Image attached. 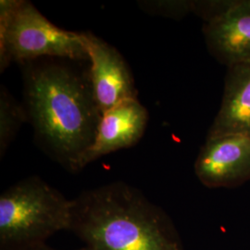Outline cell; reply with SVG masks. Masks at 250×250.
<instances>
[{"label":"cell","instance_id":"cell-12","mask_svg":"<svg viewBox=\"0 0 250 250\" xmlns=\"http://www.w3.org/2000/svg\"><path fill=\"white\" fill-rule=\"evenodd\" d=\"M55 250L53 249H49L47 247H45V245H42V246H38V247H35V248H31V249H28V250ZM79 250H88L86 248H83V249H81Z\"/></svg>","mask_w":250,"mask_h":250},{"label":"cell","instance_id":"cell-3","mask_svg":"<svg viewBox=\"0 0 250 250\" xmlns=\"http://www.w3.org/2000/svg\"><path fill=\"white\" fill-rule=\"evenodd\" d=\"M72 203L38 176L19 181L0 196L1 249L42 246L54 233L68 230Z\"/></svg>","mask_w":250,"mask_h":250},{"label":"cell","instance_id":"cell-4","mask_svg":"<svg viewBox=\"0 0 250 250\" xmlns=\"http://www.w3.org/2000/svg\"><path fill=\"white\" fill-rule=\"evenodd\" d=\"M44 58L89 62L83 33L56 26L27 0L0 1V72Z\"/></svg>","mask_w":250,"mask_h":250},{"label":"cell","instance_id":"cell-11","mask_svg":"<svg viewBox=\"0 0 250 250\" xmlns=\"http://www.w3.org/2000/svg\"><path fill=\"white\" fill-rule=\"evenodd\" d=\"M144 12L171 19H182L194 12L193 1H138Z\"/></svg>","mask_w":250,"mask_h":250},{"label":"cell","instance_id":"cell-6","mask_svg":"<svg viewBox=\"0 0 250 250\" xmlns=\"http://www.w3.org/2000/svg\"><path fill=\"white\" fill-rule=\"evenodd\" d=\"M195 172L209 188H235L250 181V135L208 137L196 160Z\"/></svg>","mask_w":250,"mask_h":250},{"label":"cell","instance_id":"cell-2","mask_svg":"<svg viewBox=\"0 0 250 250\" xmlns=\"http://www.w3.org/2000/svg\"><path fill=\"white\" fill-rule=\"evenodd\" d=\"M69 231L88 250H186L168 214L125 182L72 199Z\"/></svg>","mask_w":250,"mask_h":250},{"label":"cell","instance_id":"cell-7","mask_svg":"<svg viewBox=\"0 0 250 250\" xmlns=\"http://www.w3.org/2000/svg\"><path fill=\"white\" fill-rule=\"evenodd\" d=\"M89 55L90 78L102 115L128 99H137L134 76L122 54L92 33H83Z\"/></svg>","mask_w":250,"mask_h":250},{"label":"cell","instance_id":"cell-5","mask_svg":"<svg viewBox=\"0 0 250 250\" xmlns=\"http://www.w3.org/2000/svg\"><path fill=\"white\" fill-rule=\"evenodd\" d=\"M194 12L205 20L206 43L220 62L228 68L250 62V0L195 1Z\"/></svg>","mask_w":250,"mask_h":250},{"label":"cell","instance_id":"cell-10","mask_svg":"<svg viewBox=\"0 0 250 250\" xmlns=\"http://www.w3.org/2000/svg\"><path fill=\"white\" fill-rule=\"evenodd\" d=\"M28 123L23 103H20L8 89L0 87V156L6 154L23 124Z\"/></svg>","mask_w":250,"mask_h":250},{"label":"cell","instance_id":"cell-9","mask_svg":"<svg viewBox=\"0 0 250 250\" xmlns=\"http://www.w3.org/2000/svg\"><path fill=\"white\" fill-rule=\"evenodd\" d=\"M228 69L223 101L208 137L233 134L250 136V62Z\"/></svg>","mask_w":250,"mask_h":250},{"label":"cell","instance_id":"cell-8","mask_svg":"<svg viewBox=\"0 0 250 250\" xmlns=\"http://www.w3.org/2000/svg\"><path fill=\"white\" fill-rule=\"evenodd\" d=\"M148 117L138 99L125 100L108 109L101 117L94 143L81 159L79 170L112 152L134 146L143 137Z\"/></svg>","mask_w":250,"mask_h":250},{"label":"cell","instance_id":"cell-1","mask_svg":"<svg viewBox=\"0 0 250 250\" xmlns=\"http://www.w3.org/2000/svg\"><path fill=\"white\" fill-rule=\"evenodd\" d=\"M64 59L23 63V106L39 146L70 171L94 143L102 112L94 95L90 68Z\"/></svg>","mask_w":250,"mask_h":250}]
</instances>
